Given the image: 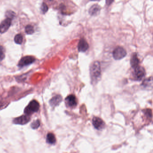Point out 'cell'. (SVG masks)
Wrapping results in <instances>:
<instances>
[{"label":"cell","instance_id":"obj_1","mask_svg":"<svg viewBox=\"0 0 153 153\" xmlns=\"http://www.w3.org/2000/svg\"><path fill=\"white\" fill-rule=\"evenodd\" d=\"M91 79L93 83H97L101 79V68L100 63L95 61L90 67V70Z\"/></svg>","mask_w":153,"mask_h":153},{"label":"cell","instance_id":"obj_2","mask_svg":"<svg viewBox=\"0 0 153 153\" xmlns=\"http://www.w3.org/2000/svg\"><path fill=\"white\" fill-rule=\"evenodd\" d=\"M39 107L40 105L39 103L36 100H33L31 101L26 107L24 110V113L27 115L31 114L38 111Z\"/></svg>","mask_w":153,"mask_h":153},{"label":"cell","instance_id":"obj_3","mask_svg":"<svg viewBox=\"0 0 153 153\" xmlns=\"http://www.w3.org/2000/svg\"><path fill=\"white\" fill-rule=\"evenodd\" d=\"M127 52L122 47H117L113 52L114 58L116 60H120L126 56Z\"/></svg>","mask_w":153,"mask_h":153},{"label":"cell","instance_id":"obj_4","mask_svg":"<svg viewBox=\"0 0 153 153\" xmlns=\"http://www.w3.org/2000/svg\"><path fill=\"white\" fill-rule=\"evenodd\" d=\"M134 76L135 80L137 81H141L145 76L146 71L143 68L138 66L134 68Z\"/></svg>","mask_w":153,"mask_h":153},{"label":"cell","instance_id":"obj_5","mask_svg":"<svg viewBox=\"0 0 153 153\" xmlns=\"http://www.w3.org/2000/svg\"><path fill=\"white\" fill-rule=\"evenodd\" d=\"M35 61V58L33 56H27L22 58L18 63L19 68H23L25 66L30 65Z\"/></svg>","mask_w":153,"mask_h":153},{"label":"cell","instance_id":"obj_6","mask_svg":"<svg viewBox=\"0 0 153 153\" xmlns=\"http://www.w3.org/2000/svg\"><path fill=\"white\" fill-rule=\"evenodd\" d=\"M11 19L7 18L0 24V33H4L9 29L11 23Z\"/></svg>","mask_w":153,"mask_h":153},{"label":"cell","instance_id":"obj_7","mask_svg":"<svg viewBox=\"0 0 153 153\" xmlns=\"http://www.w3.org/2000/svg\"><path fill=\"white\" fill-rule=\"evenodd\" d=\"M30 120V118L28 115H23L18 118H15L13 122L17 125H25L27 124Z\"/></svg>","mask_w":153,"mask_h":153},{"label":"cell","instance_id":"obj_8","mask_svg":"<svg viewBox=\"0 0 153 153\" xmlns=\"http://www.w3.org/2000/svg\"><path fill=\"white\" fill-rule=\"evenodd\" d=\"M93 124L95 128L97 130L102 129L105 126V123L103 121L97 117H95L93 119Z\"/></svg>","mask_w":153,"mask_h":153},{"label":"cell","instance_id":"obj_9","mask_svg":"<svg viewBox=\"0 0 153 153\" xmlns=\"http://www.w3.org/2000/svg\"><path fill=\"white\" fill-rule=\"evenodd\" d=\"M66 103L70 107H75L77 105V100L75 96L70 95L65 99Z\"/></svg>","mask_w":153,"mask_h":153},{"label":"cell","instance_id":"obj_10","mask_svg":"<svg viewBox=\"0 0 153 153\" xmlns=\"http://www.w3.org/2000/svg\"><path fill=\"white\" fill-rule=\"evenodd\" d=\"M78 50L81 52H85L88 48V45L86 40L84 39H80L78 46Z\"/></svg>","mask_w":153,"mask_h":153},{"label":"cell","instance_id":"obj_11","mask_svg":"<svg viewBox=\"0 0 153 153\" xmlns=\"http://www.w3.org/2000/svg\"><path fill=\"white\" fill-rule=\"evenodd\" d=\"M101 7L97 4H94L92 6L89 10V13L92 16H96L100 13Z\"/></svg>","mask_w":153,"mask_h":153},{"label":"cell","instance_id":"obj_12","mask_svg":"<svg viewBox=\"0 0 153 153\" xmlns=\"http://www.w3.org/2000/svg\"><path fill=\"white\" fill-rule=\"evenodd\" d=\"M62 101V97L60 95H56L50 100V104L52 107H56Z\"/></svg>","mask_w":153,"mask_h":153},{"label":"cell","instance_id":"obj_13","mask_svg":"<svg viewBox=\"0 0 153 153\" xmlns=\"http://www.w3.org/2000/svg\"><path fill=\"white\" fill-rule=\"evenodd\" d=\"M139 60L138 59L137 56V54L136 53H134L131 58L130 60V64L131 66L133 68H135L137 67H138V64H139Z\"/></svg>","mask_w":153,"mask_h":153},{"label":"cell","instance_id":"obj_14","mask_svg":"<svg viewBox=\"0 0 153 153\" xmlns=\"http://www.w3.org/2000/svg\"><path fill=\"white\" fill-rule=\"evenodd\" d=\"M56 139L55 136L52 133H49L47 136V142L48 143L53 144L56 142Z\"/></svg>","mask_w":153,"mask_h":153},{"label":"cell","instance_id":"obj_15","mask_svg":"<svg viewBox=\"0 0 153 153\" xmlns=\"http://www.w3.org/2000/svg\"><path fill=\"white\" fill-rule=\"evenodd\" d=\"M14 42L19 45H21L23 42V37L22 35L20 34L16 35L14 38Z\"/></svg>","mask_w":153,"mask_h":153},{"label":"cell","instance_id":"obj_16","mask_svg":"<svg viewBox=\"0 0 153 153\" xmlns=\"http://www.w3.org/2000/svg\"><path fill=\"white\" fill-rule=\"evenodd\" d=\"M25 31L28 34H32L34 33V29L33 26L28 25L25 27Z\"/></svg>","mask_w":153,"mask_h":153},{"label":"cell","instance_id":"obj_17","mask_svg":"<svg viewBox=\"0 0 153 153\" xmlns=\"http://www.w3.org/2000/svg\"><path fill=\"white\" fill-rule=\"evenodd\" d=\"M152 77H151V79L150 78H148L147 79V80H145L144 81L143 83L142 84V85L143 86L145 87H149V86H152Z\"/></svg>","mask_w":153,"mask_h":153},{"label":"cell","instance_id":"obj_18","mask_svg":"<svg viewBox=\"0 0 153 153\" xmlns=\"http://www.w3.org/2000/svg\"><path fill=\"white\" fill-rule=\"evenodd\" d=\"M40 123L39 121L38 120L35 121L32 124H31V127L33 129H36L38 128L40 126Z\"/></svg>","mask_w":153,"mask_h":153},{"label":"cell","instance_id":"obj_19","mask_svg":"<svg viewBox=\"0 0 153 153\" xmlns=\"http://www.w3.org/2000/svg\"><path fill=\"white\" fill-rule=\"evenodd\" d=\"M48 10V7L46 3H42L41 6V11L42 13H46L47 11Z\"/></svg>","mask_w":153,"mask_h":153},{"label":"cell","instance_id":"obj_20","mask_svg":"<svg viewBox=\"0 0 153 153\" xmlns=\"http://www.w3.org/2000/svg\"><path fill=\"white\" fill-rule=\"evenodd\" d=\"M5 58V53L3 47L0 46V61L3 60Z\"/></svg>","mask_w":153,"mask_h":153}]
</instances>
